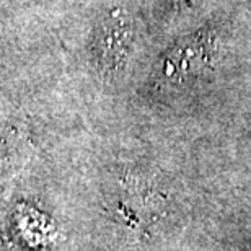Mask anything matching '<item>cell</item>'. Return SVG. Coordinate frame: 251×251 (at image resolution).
<instances>
[{
  "label": "cell",
  "mask_w": 251,
  "mask_h": 251,
  "mask_svg": "<svg viewBox=\"0 0 251 251\" xmlns=\"http://www.w3.org/2000/svg\"><path fill=\"white\" fill-rule=\"evenodd\" d=\"M135 25L123 8L111 10L101 18L93 31L92 57L100 72L116 77L126 70L132 54Z\"/></svg>",
  "instance_id": "1"
},
{
  "label": "cell",
  "mask_w": 251,
  "mask_h": 251,
  "mask_svg": "<svg viewBox=\"0 0 251 251\" xmlns=\"http://www.w3.org/2000/svg\"><path fill=\"white\" fill-rule=\"evenodd\" d=\"M215 39L212 36H193L179 43L165 57L162 74L167 80H189L207 67L215 56Z\"/></svg>",
  "instance_id": "2"
},
{
  "label": "cell",
  "mask_w": 251,
  "mask_h": 251,
  "mask_svg": "<svg viewBox=\"0 0 251 251\" xmlns=\"http://www.w3.org/2000/svg\"><path fill=\"white\" fill-rule=\"evenodd\" d=\"M202 0H165V3L168 5L172 10H176V12H181V10L186 8H193L196 5H199Z\"/></svg>",
  "instance_id": "3"
}]
</instances>
